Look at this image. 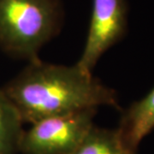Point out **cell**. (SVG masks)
<instances>
[{
	"mask_svg": "<svg viewBox=\"0 0 154 154\" xmlns=\"http://www.w3.org/2000/svg\"><path fill=\"white\" fill-rule=\"evenodd\" d=\"M2 88L23 123L33 124L104 105L119 107L115 90L76 64H53L40 59L30 62Z\"/></svg>",
	"mask_w": 154,
	"mask_h": 154,
	"instance_id": "cell-1",
	"label": "cell"
},
{
	"mask_svg": "<svg viewBox=\"0 0 154 154\" xmlns=\"http://www.w3.org/2000/svg\"><path fill=\"white\" fill-rule=\"evenodd\" d=\"M63 21L61 0H0V49L13 58L38 60Z\"/></svg>",
	"mask_w": 154,
	"mask_h": 154,
	"instance_id": "cell-2",
	"label": "cell"
},
{
	"mask_svg": "<svg viewBox=\"0 0 154 154\" xmlns=\"http://www.w3.org/2000/svg\"><path fill=\"white\" fill-rule=\"evenodd\" d=\"M98 109L50 117L24 130L19 152L22 154H69L94 126Z\"/></svg>",
	"mask_w": 154,
	"mask_h": 154,
	"instance_id": "cell-3",
	"label": "cell"
},
{
	"mask_svg": "<svg viewBox=\"0 0 154 154\" xmlns=\"http://www.w3.org/2000/svg\"><path fill=\"white\" fill-rule=\"evenodd\" d=\"M127 0H93L88 36L83 51L75 63L93 74L100 57L125 36L128 30Z\"/></svg>",
	"mask_w": 154,
	"mask_h": 154,
	"instance_id": "cell-4",
	"label": "cell"
},
{
	"mask_svg": "<svg viewBox=\"0 0 154 154\" xmlns=\"http://www.w3.org/2000/svg\"><path fill=\"white\" fill-rule=\"evenodd\" d=\"M153 129L154 88L122 112L116 130L127 148L137 152L141 140Z\"/></svg>",
	"mask_w": 154,
	"mask_h": 154,
	"instance_id": "cell-5",
	"label": "cell"
},
{
	"mask_svg": "<svg viewBox=\"0 0 154 154\" xmlns=\"http://www.w3.org/2000/svg\"><path fill=\"white\" fill-rule=\"evenodd\" d=\"M17 107L0 88V154H17L24 132Z\"/></svg>",
	"mask_w": 154,
	"mask_h": 154,
	"instance_id": "cell-6",
	"label": "cell"
},
{
	"mask_svg": "<svg viewBox=\"0 0 154 154\" xmlns=\"http://www.w3.org/2000/svg\"><path fill=\"white\" fill-rule=\"evenodd\" d=\"M69 154H137L127 148L116 129L90 128L82 140Z\"/></svg>",
	"mask_w": 154,
	"mask_h": 154,
	"instance_id": "cell-7",
	"label": "cell"
}]
</instances>
